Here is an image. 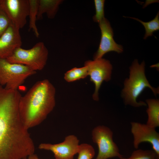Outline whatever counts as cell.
I'll return each instance as SVG.
<instances>
[{"label":"cell","mask_w":159,"mask_h":159,"mask_svg":"<svg viewBox=\"0 0 159 159\" xmlns=\"http://www.w3.org/2000/svg\"><path fill=\"white\" fill-rule=\"evenodd\" d=\"M21 95L0 85V159H24L34 153V141L21 118Z\"/></svg>","instance_id":"cell-1"},{"label":"cell","mask_w":159,"mask_h":159,"mask_svg":"<svg viewBox=\"0 0 159 159\" xmlns=\"http://www.w3.org/2000/svg\"><path fill=\"white\" fill-rule=\"evenodd\" d=\"M56 89L47 79L36 82L24 96L19 104L21 118L27 129L41 124L55 105Z\"/></svg>","instance_id":"cell-2"},{"label":"cell","mask_w":159,"mask_h":159,"mask_svg":"<svg viewBox=\"0 0 159 159\" xmlns=\"http://www.w3.org/2000/svg\"><path fill=\"white\" fill-rule=\"evenodd\" d=\"M145 63L143 61L139 64L137 59H135L130 67L129 78L124 83L122 96L125 105H129L135 107L145 106V102H138L137 99L146 87L151 89L155 95L159 94V89L152 87L147 80L145 73Z\"/></svg>","instance_id":"cell-3"},{"label":"cell","mask_w":159,"mask_h":159,"mask_svg":"<svg viewBox=\"0 0 159 159\" xmlns=\"http://www.w3.org/2000/svg\"><path fill=\"white\" fill-rule=\"evenodd\" d=\"M48 55V51L44 44L39 42L29 49L18 48L6 59L11 63L23 64L36 71L44 68Z\"/></svg>","instance_id":"cell-4"},{"label":"cell","mask_w":159,"mask_h":159,"mask_svg":"<svg viewBox=\"0 0 159 159\" xmlns=\"http://www.w3.org/2000/svg\"><path fill=\"white\" fill-rule=\"evenodd\" d=\"M36 73L26 66L0 58V85L6 89L17 90L26 79Z\"/></svg>","instance_id":"cell-5"},{"label":"cell","mask_w":159,"mask_h":159,"mask_svg":"<svg viewBox=\"0 0 159 159\" xmlns=\"http://www.w3.org/2000/svg\"><path fill=\"white\" fill-rule=\"evenodd\" d=\"M92 139L98 146V152L95 159H107L122 156L118 147L113 140V132L109 127L98 125L92 130Z\"/></svg>","instance_id":"cell-6"},{"label":"cell","mask_w":159,"mask_h":159,"mask_svg":"<svg viewBox=\"0 0 159 159\" xmlns=\"http://www.w3.org/2000/svg\"><path fill=\"white\" fill-rule=\"evenodd\" d=\"M84 66L87 67L90 80L95 84V89L92 98L95 101L99 100V91L103 82H107L111 78L112 66L110 61L100 59L86 61Z\"/></svg>","instance_id":"cell-7"},{"label":"cell","mask_w":159,"mask_h":159,"mask_svg":"<svg viewBox=\"0 0 159 159\" xmlns=\"http://www.w3.org/2000/svg\"><path fill=\"white\" fill-rule=\"evenodd\" d=\"M0 8L17 28L20 29L26 24L29 14V0H0Z\"/></svg>","instance_id":"cell-8"},{"label":"cell","mask_w":159,"mask_h":159,"mask_svg":"<svg viewBox=\"0 0 159 159\" xmlns=\"http://www.w3.org/2000/svg\"><path fill=\"white\" fill-rule=\"evenodd\" d=\"M79 142L76 136L71 135L67 136L61 143L55 144L41 143L38 148L51 151L56 159H73L78 153Z\"/></svg>","instance_id":"cell-9"},{"label":"cell","mask_w":159,"mask_h":159,"mask_svg":"<svg viewBox=\"0 0 159 159\" xmlns=\"http://www.w3.org/2000/svg\"><path fill=\"white\" fill-rule=\"evenodd\" d=\"M130 124L135 148L138 149L143 142H148L151 144L153 150L159 156V134L155 128L138 122H131Z\"/></svg>","instance_id":"cell-10"},{"label":"cell","mask_w":159,"mask_h":159,"mask_svg":"<svg viewBox=\"0 0 159 159\" xmlns=\"http://www.w3.org/2000/svg\"><path fill=\"white\" fill-rule=\"evenodd\" d=\"M99 24L101 32V39L98 49L94 55L93 59L102 58L104 54L110 52L122 53L123 51V47L114 41L113 29L108 20L105 17Z\"/></svg>","instance_id":"cell-11"},{"label":"cell","mask_w":159,"mask_h":159,"mask_svg":"<svg viewBox=\"0 0 159 159\" xmlns=\"http://www.w3.org/2000/svg\"><path fill=\"white\" fill-rule=\"evenodd\" d=\"M19 30L11 24L0 37V58L7 59L21 47L22 42Z\"/></svg>","instance_id":"cell-12"},{"label":"cell","mask_w":159,"mask_h":159,"mask_svg":"<svg viewBox=\"0 0 159 159\" xmlns=\"http://www.w3.org/2000/svg\"><path fill=\"white\" fill-rule=\"evenodd\" d=\"M63 1L61 0H39L37 20L42 19L44 13L46 14L49 19L54 18L59 5Z\"/></svg>","instance_id":"cell-13"},{"label":"cell","mask_w":159,"mask_h":159,"mask_svg":"<svg viewBox=\"0 0 159 159\" xmlns=\"http://www.w3.org/2000/svg\"><path fill=\"white\" fill-rule=\"evenodd\" d=\"M148 105L146 110L148 118L146 124L155 128L159 126V101L155 99L146 100Z\"/></svg>","instance_id":"cell-14"},{"label":"cell","mask_w":159,"mask_h":159,"mask_svg":"<svg viewBox=\"0 0 159 159\" xmlns=\"http://www.w3.org/2000/svg\"><path fill=\"white\" fill-rule=\"evenodd\" d=\"M29 11L28 16L29 18V30H32L37 37H39V34L36 25L37 20L39 0H29Z\"/></svg>","instance_id":"cell-15"},{"label":"cell","mask_w":159,"mask_h":159,"mask_svg":"<svg viewBox=\"0 0 159 159\" xmlns=\"http://www.w3.org/2000/svg\"><path fill=\"white\" fill-rule=\"evenodd\" d=\"M87 76V68L86 66L77 68L74 67L66 72L64 78L68 82H71L81 79H84Z\"/></svg>","instance_id":"cell-16"},{"label":"cell","mask_w":159,"mask_h":159,"mask_svg":"<svg viewBox=\"0 0 159 159\" xmlns=\"http://www.w3.org/2000/svg\"><path fill=\"white\" fill-rule=\"evenodd\" d=\"M128 17L132 18L138 21L144 26L145 31V33L144 37V39H146L148 37L152 36L153 35V33L154 32L159 29V11L153 19L147 22L143 21L135 17Z\"/></svg>","instance_id":"cell-17"},{"label":"cell","mask_w":159,"mask_h":159,"mask_svg":"<svg viewBox=\"0 0 159 159\" xmlns=\"http://www.w3.org/2000/svg\"><path fill=\"white\" fill-rule=\"evenodd\" d=\"M158 156L153 150L138 149L132 153L130 157H123L120 159H159Z\"/></svg>","instance_id":"cell-18"},{"label":"cell","mask_w":159,"mask_h":159,"mask_svg":"<svg viewBox=\"0 0 159 159\" xmlns=\"http://www.w3.org/2000/svg\"><path fill=\"white\" fill-rule=\"evenodd\" d=\"M77 159H92L95 152L94 148L90 144L83 143L79 145Z\"/></svg>","instance_id":"cell-19"},{"label":"cell","mask_w":159,"mask_h":159,"mask_svg":"<svg viewBox=\"0 0 159 159\" xmlns=\"http://www.w3.org/2000/svg\"><path fill=\"white\" fill-rule=\"evenodd\" d=\"M94 2L96 13L93 17V19L95 22L99 23L105 18L104 6L105 0H95Z\"/></svg>","instance_id":"cell-20"},{"label":"cell","mask_w":159,"mask_h":159,"mask_svg":"<svg viewBox=\"0 0 159 159\" xmlns=\"http://www.w3.org/2000/svg\"><path fill=\"white\" fill-rule=\"evenodd\" d=\"M11 24L9 19L3 11L0 8V37Z\"/></svg>","instance_id":"cell-21"},{"label":"cell","mask_w":159,"mask_h":159,"mask_svg":"<svg viewBox=\"0 0 159 159\" xmlns=\"http://www.w3.org/2000/svg\"><path fill=\"white\" fill-rule=\"evenodd\" d=\"M27 159H40L38 156L34 153L30 155L27 158Z\"/></svg>","instance_id":"cell-22"},{"label":"cell","mask_w":159,"mask_h":159,"mask_svg":"<svg viewBox=\"0 0 159 159\" xmlns=\"http://www.w3.org/2000/svg\"><path fill=\"white\" fill-rule=\"evenodd\" d=\"M24 159H27V158H24Z\"/></svg>","instance_id":"cell-23"}]
</instances>
